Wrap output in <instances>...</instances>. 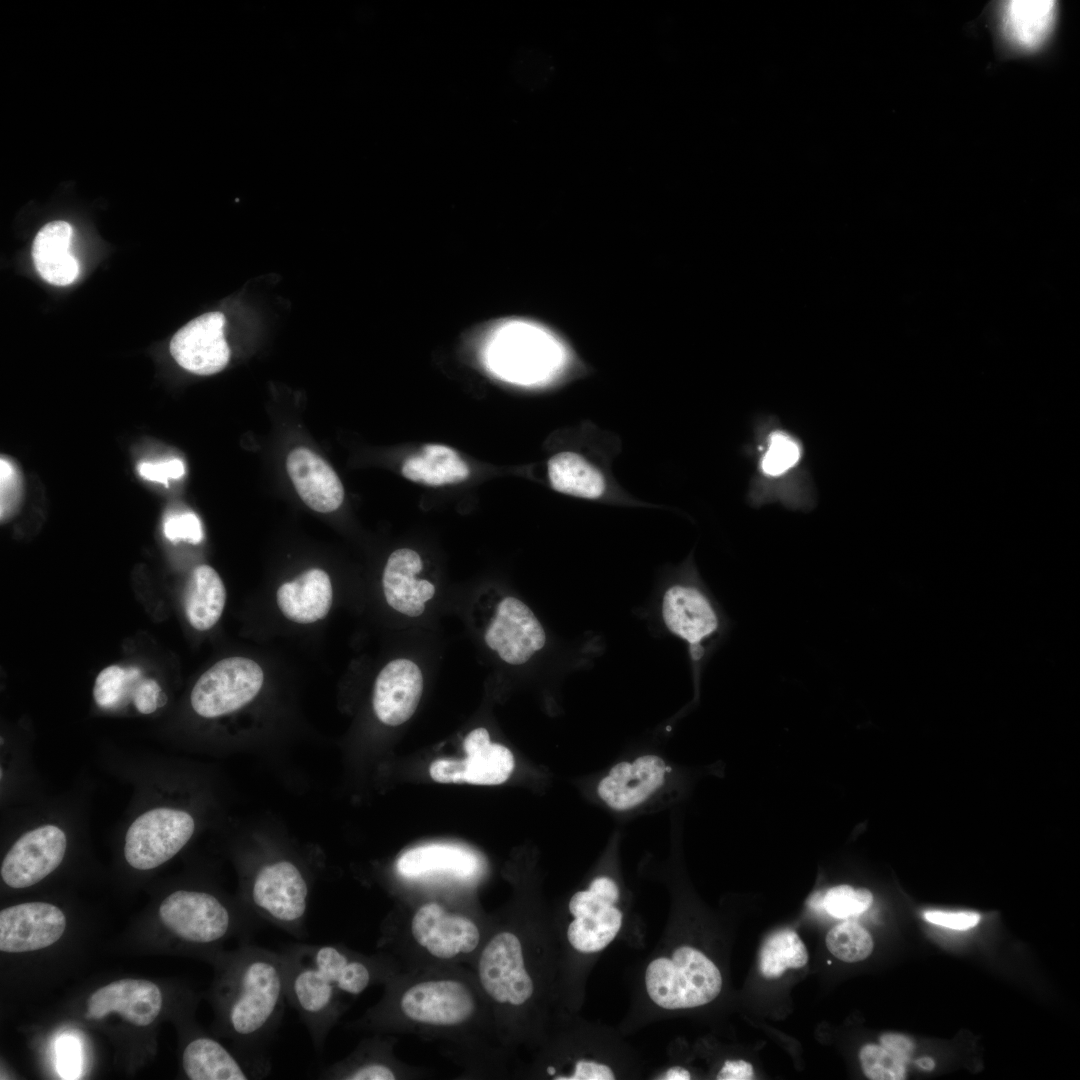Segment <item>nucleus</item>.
<instances>
[{
  "label": "nucleus",
  "instance_id": "obj_1",
  "mask_svg": "<svg viewBox=\"0 0 1080 1080\" xmlns=\"http://www.w3.org/2000/svg\"><path fill=\"white\" fill-rule=\"evenodd\" d=\"M286 1002L282 952L244 941L228 956L220 987L227 1034L243 1053L265 1057L264 1047L279 1027Z\"/></svg>",
  "mask_w": 1080,
  "mask_h": 1080
},
{
  "label": "nucleus",
  "instance_id": "obj_2",
  "mask_svg": "<svg viewBox=\"0 0 1080 1080\" xmlns=\"http://www.w3.org/2000/svg\"><path fill=\"white\" fill-rule=\"evenodd\" d=\"M701 771L662 752H626L606 767L577 779L583 800L619 822L673 810L691 794Z\"/></svg>",
  "mask_w": 1080,
  "mask_h": 1080
},
{
  "label": "nucleus",
  "instance_id": "obj_3",
  "mask_svg": "<svg viewBox=\"0 0 1080 1080\" xmlns=\"http://www.w3.org/2000/svg\"><path fill=\"white\" fill-rule=\"evenodd\" d=\"M489 369L520 386L544 385L577 365L567 340L552 326L529 317L500 321L485 347Z\"/></svg>",
  "mask_w": 1080,
  "mask_h": 1080
},
{
  "label": "nucleus",
  "instance_id": "obj_4",
  "mask_svg": "<svg viewBox=\"0 0 1080 1080\" xmlns=\"http://www.w3.org/2000/svg\"><path fill=\"white\" fill-rule=\"evenodd\" d=\"M622 836L621 829L611 833L596 869L568 901L572 920L566 936L570 946L580 954L601 952L621 931L624 884L619 875L618 860Z\"/></svg>",
  "mask_w": 1080,
  "mask_h": 1080
},
{
  "label": "nucleus",
  "instance_id": "obj_5",
  "mask_svg": "<svg viewBox=\"0 0 1080 1080\" xmlns=\"http://www.w3.org/2000/svg\"><path fill=\"white\" fill-rule=\"evenodd\" d=\"M644 988L660 1009H691L712 1002L721 992L722 976L716 964L689 945L652 959L644 971Z\"/></svg>",
  "mask_w": 1080,
  "mask_h": 1080
},
{
  "label": "nucleus",
  "instance_id": "obj_6",
  "mask_svg": "<svg viewBox=\"0 0 1080 1080\" xmlns=\"http://www.w3.org/2000/svg\"><path fill=\"white\" fill-rule=\"evenodd\" d=\"M248 883V900L259 917L297 938L305 935L309 881L296 862L281 857L260 863Z\"/></svg>",
  "mask_w": 1080,
  "mask_h": 1080
},
{
  "label": "nucleus",
  "instance_id": "obj_7",
  "mask_svg": "<svg viewBox=\"0 0 1080 1080\" xmlns=\"http://www.w3.org/2000/svg\"><path fill=\"white\" fill-rule=\"evenodd\" d=\"M163 925L178 939L207 946L242 933L247 938L256 922L240 918L215 895L197 890H176L159 906Z\"/></svg>",
  "mask_w": 1080,
  "mask_h": 1080
},
{
  "label": "nucleus",
  "instance_id": "obj_8",
  "mask_svg": "<svg viewBox=\"0 0 1080 1080\" xmlns=\"http://www.w3.org/2000/svg\"><path fill=\"white\" fill-rule=\"evenodd\" d=\"M281 952L286 963L287 1002L299 1014L316 1051L322 1053L328 1033L341 1015L342 994L290 946Z\"/></svg>",
  "mask_w": 1080,
  "mask_h": 1080
},
{
  "label": "nucleus",
  "instance_id": "obj_9",
  "mask_svg": "<svg viewBox=\"0 0 1080 1080\" xmlns=\"http://www.w3.org/2000/svg\"><path fill=\"white\" fill-rule=\"evenodd\" d=\"M263 682L264 673L257 662L240 656L228 657L199 677L191 691V706L201 717H220L250 703Z\"/></svg>",
  "mask_w": 1080,
  "mask_h": 1080
},
{
  "label": "nucleus",
  "instance_id": "obj_10",
  "mask_svg": "<svg viewBox=\"0 0 1080 1080\" xmlns=\"http://www.w3.org/2000/svg\"><path fill=\"white\" fill-rule=\"evenodd\" d=\"M195 830L193 817L167 807L148 810L137 817L125 835L124 856L138 870L156 868L173 858Z\"/></svg>",
  "mask_w": 1080,
  "mask_h": 1080
},
{
  "label": "nucleus",
  "instance_id": "obj_11",
  "mask_svg": "<svg viewBox=\"0 0 1080 1080\" xmlns=\"http://www.w3.org/2000/svg\"><path fill=\"white\" fill-rule=\"evenodd\" d=\"M464 759L440 758L429 767L431 778L439 783H469L499 785L514 772L516 761L512 751L503 744L493 743L487 729L476 728L463 741Z\"/></svg>",
  "mask_w": 1080,
  "mask_h": 1080
},
{
  "label": "nucleus",
  "instance_id": "obj_12",
  "mask_svg": "<svg viewBox=\"0 0 1080 1080\" xmlns=\"http://www.w3.org/2000/svg\"><path fill=\"white\" fill-rule=\"evenodd\" d=\"M478 975L486 993L496 1002L520 1006L534 993L520 939L512 932L496 934L483 949Z\"/></svg>",
  "mask_w": 1080,
  "mask_h": 1080
},
{
  "label": "nucleus",
  "instance_id": "obj_13",
  "mask_svg": "<svg viewBox=\"0 0 1080 1080\" xmlns=\"http://www.w3.org/2000/svg\"><path fill=\"white\" fill-rule=\"evenodd\" d=\"M66 848V835L58 826L34 828L18 838L5 855L1 878L11 888L32 886L61 864Z\"/></svg>",
  "mask_w": 1080,
  "mask_h": 1080
},
{
  "label": "nucleus",
  "instance_id": "obj_14",
  "mask_svg": "<svg viewBox=\"0 0 1080 1080\" xmlns=\"http://www.w3.org/2000/svg\"><path fill=\"white\" fill-rule=\"evenodd\" d=\"M408 1019L434 1026H455L467 1021L475 1011L469 988L459 981L420 982L406 989L398 1002Z\"/></svg>",
  "mask_w": 1080,
  "mask_h": 1080
},
{
  "label": "nucleus",
  "instance_id": "obj_15",
  "mask_svg": "<svg viewBox=\"0 0 1080 1080\" xmlns=\"http://www.w3.org/2000/svg\"><path fill=\"white\" fill-rule=\"evenodd\" d=\"M484 640L503 661L519 665L543 648L546 635L532 610L521 600L508 596L498 603Z\"/></svg>",
  "mask_w": 1080,
  "mask_h": 1080
},
{
  "label": "nucleus",
  "instance_id": "obj_16",
  "mask_svg": "<svg viewBox=\"0 0 1080 1080\" xmlns=\"http://www.w3.org/2000/svg\"><path fill=\"white\" fill-rule=\"evenodd\" d=\"M66 917L55 905L27 902L0 912V950L22 953L46 948L60 939Z\"/></svg>",
  "mask_w": 1080,
  "mask_h": 1080
},
{
  "label": "nucleus",
  "instance_id": "obj_17",
  "mask_svg": "<svg viewBox=\"0 0 1080 1080\" xmlns=\"http://www.w3.org/2000/svg\"><path fill=\"white\" fill-rule=\"evenodd\" d=\"M224 325L221 312H209L193 319L173 336L171 355L181 367L198 375L221 371L230 357Z\"/></svg>",
  "mask_w": 1080,
  "mask_h": 1080
},
{
  "label": "nucleus",
  "instance_id": "obj_18",
  "mask_svg": "<svg viewBox=\"0 0 1080 1080\" xmlns=\"http://www.w3.org/2000/svg\"><path fill=\"white\" fill-rule=\"evenodd\" d=\"M411 933L420 946L441 959L471 953L480 940L478 927L472 920L450 913L435 902L426 903L416 911Z\"/></svg>",
  "mask_w": 1080,
  "mask_h": 1080
},
{
  "label": "nucleus",
  "instance_id": "obj_19",
  "mask_svg": "<svg viewBox=\"0 0 1080 1080\" xmlns=\"http://www.w3.org/2000/svg\"><path fill=\"white\" fill-rule=\"evenodd\" d=\"M182 1068L191 1080H246L269 1074L266 1057L237 1056L215 1039L198 1036L182 1052Z\"/></svg>",
  "mask_w": 1080,
  "mask_h": 1080
},
{
  "label": "nucleus",
  "instance_id": "obj_20",
  "mask_svg": "<svg viewBox=\"0 0 1080 1080\" xmlns=\"http://www.w3.org/2000/svg\"><path fill=\"white\" fill-rule=\"evenodd\" d=\"M423 691V676L412 660L398 658L384 666L376 677L372 705L385 725L399 726L417 709Z\"/></svg>",
  "mask_w": 1080,
  "mask_h": 1080
},
{
  "label": "nucleus",
  "instance_id": "obj_21",
  "mask_svg": "<svg viewBox=\"0 0 1080 1080\" xmlns=\"http://www.w3.org/2000/svg\"><path fill=\"white\" fill-rule=\"evenodd\" d=\"M163 996L144 979H121L97 989L87 1000L86 1018L99 1020L114 1012L135 1026H148L159 1015Z\"/></svg>",
  "mask_w": 1080,
  "mask_h": 1080
},
{
  "label": "nucleus",
  "instance_id": "obj_22",
  "mask_svg": "<svg viewBox=\"0 0 1080 1080\" xmlns=\"http://www.w3.org/2000/svg\"><path fill=\"white\" fill-rule=\"evenodd\" d=\"M663 620L667 628L689 643L694 660L703 649L701 642L719 628V619L706 595L691 585H674L663 598Z\"/></svg>",
  "mask_w": 1080,
  "mask_h": 1080
},
{
  "label": "nucleus",
  "instance_id": "obj_23",
  "mask_svg": "<svg viewBox=\"0 0 1080 1080\" xmlns=\"http://www.w3.org/2000/svg\"><path fill=\"white\" fill-rule=\"evenodd\" d=\"M286 469L297 493L311 509L328 513L342 504L344 489L338 475L312 450L293 449L287 457Z\"/></svg>",
  "mask_w": 1080,
  "mask_h": 1080
},
{
  "label": "nucleus",
  "instance_id": "obj_24",
  "mask_svg": "<svg viewBox=\"0 0 1080 1080\" xmlns=\"http://www.w3.org/2000/svg\"><path fill=\"white\" fill-rule=\"evenodd\" d=\"M423 564L420 555L408 548L395 550L388 558L382 577L385 599L394 610L410 617L420 616L433 598L435 586L418 579Z\"/></svg>",
  "mask_w": 1080,
  "mask_h": 1080
},
{
  "label": "nucleus",
  "instance_id": "obj_25",
  "mask_svg": "<svg viewBox=\"0 0 1080 1080\" xmlns=\"http://www.w3.org/2000/svg\"><path fill=\"white\" fill-rule=\"evenodd\" d=\"M289 946L298 956L323 974L342 995L357 996L373 980L374 975L370 963L353 957L341 946L305 943Z\"/></svg>",
  "mask_w": 1080,
  "mask_h": 1080
},
{
  "label": "nucleus",
  "instance_id": "obj_26",
  "mask_svg": "<svg viewBox=\"0 0 1080 1080\" xmlns=\"http://www.w3.org/2000/svg\"><path fill=\"white\" fill-rule=\"evenodd\" d=\"M276 596L278 607L287 619L309 624L327 616L333 590L329 575L322 569L313 568L293 581L283 583Z\"/></svg>",
  "mask_w": 1080,
  "mask_h": 1080
},
{
  "label": "nucleus",
  "instance_id": "obj_27",
  "mask_svg": "<svg viewBox=\"0 0 1080 1080\" xmlns=\"http://www.w3.org/2000/svg\"><path fill=\"white\" fill-rule=\"evenodd\" d=\"M1057 15L1051 0H1012L1002 6L1005 36L1017 48L1033 51L1050 36Z\"/></svg>",
  "mask_w": 1080,
  "mask_h": 1080
},
{
  "label": "nucleus",
  "instance_id": "obj_28",
  "mask_svg": "<svg viewBox=\"0 0 1080 1080\" xmlns=\"http://www.w3.org/2000/svg\"><path fill=\"white\" fill-rule=\"evenodd\" d=\"M72 227L65 221L46 224L37 233L32 258L39 275L58 286L71 284L79 274L77 259L70 253Z\"/></svg>",
  "mask_w": 1080,
  "mask_h": 1080
},
{
  "label": "nucleus",
  "instance_id": "obj_29",
  "mask_svg": "<svg viewBox=\"0 0 1080 1080\" xmlns=\"http://www.w3.org/2000/svg\"><path fill=\"white\" fill-rule=\"evenodd\" d=\"M547 474L554 490L577 498L599 499L608 489L602 469L584 454L574 451L552 456L547 463Z\"/></svg>",
  "mask_w": 1080,
  "mask_h": 1080
},
{
  "label": "nucleus",
  "instance_id": "obj_30",
  "mask_svg": "<svg viewBox=\"0 0 1080 1080\" xmlns=\"http://www.w3.org/2000/svg\"><path fill=\"white\" fill-rule=\"evenodd\" d=\"M226 603V588L214 568L195 567L185 589L184 609L189 624L199 631L212 628L220 619Z\"/></svg>",
  "mask_w": 1080,
  "mask_h": 1080
},
{
  "label": "nucleus",
  "instance_id": "obj_31",
  "mask_svg": "<svg viewBox=\"0 0 1080 1080\" xmlns=\"http://www.w3.org/2000/svg\"><path fill=\"white\" fill-rule=\"evenodd\" d=\"M478 868L477 858L468 850L447 844L418 846L403 853L396 862L403 877H418L431 872L471 876Z\"/></svg>",
  "mask_w": 1080,
  "mask_h": 1080
},
{
  "label": "nucleus",
  "instance_id": "obj_32",
  "mask_svg": "<svg viewBox=\"0 0 1080 1080\" xmlns=\"http://www.w3.org/2000/svg\"><path fill=\"white\" fill-rule=\"evenodd\" d=\"M402 474L413 482L428 486H442L466 480L470 470L465 461L451 447L427 444L404 461Z\"/></svg>",
  "mask_w": 1080,
  "mask_h": 1080
},
{
  "label": "nucleus",
  "instance_id": "obj_33",
  "mask_svg": "<svg viewBox=\"0 0 1080 1080\" xmlns=\"http://www.w3.org/2000/svg\"><path fill=\"white\" fill-rule=\"evenodd\" d=\"M808 952L799 937L791 929L779 930L768 937L759 954V971L767 979L779 978L789 968H801L807 964Z\"/></svg>",
  "mask_w": 1080,
  "mask_h": 1080
},
{
  "label": "nucleus",
  "instance_id": "obj_34",
  "mask_svg": "<svg viewBox=\"0 0 1080 1080\" xmlns=\"http://www.w3.org/2000/svg\"><path fill=\"white\" fill-rule=\"evenodd\" d=\"M141 678V671L137 667L108 666L96 677L93 687L94 700L103 709L116 708L125 699H132L134 688Z\"/></svg>",
  "mask_w": 1080,
  "mask_h": 1080
},
{
  "label": "nucleus",
  "instance_id": "obj_35",
  "mask_svg": "<svg viewBox=\"0 0 1080 1080\" xmlns=\"http://www.w3.org/2000/svg\"><path fill=\"white\" fill-rule=\"evenodd\" d=\"M830 953L844 962L866 959L873 950L871 935L859 924L846 921L834 926L826 935Z\"/></svg>",
  "mask_w": 1080,
  "mask_h": 1080
},
{
  "label": "nucleus",
  "instance_id": "obj_36",
  "mask_svg": "<svg viewBox=\"0 0 1080 1080\" xmlns=\"http://www.w3.org/2000/svg\"><path fill=\"white\" fill-rule=\"evenodd\" d=\"M872 902V893L865 888L854 889L843 884L823 892V909L835 918L859 915L866 911Z\"/></svg>",
  "mask_w": 1080,
  "mask_h": 1080
},
{
  "label": "nucleus",
  "instance_id": "obj_37",
  "mask_svg": "<svg viewBox=\"0 0 1080 1080\" xmlns=\"http://www.w3.org/2000/svg\"><path fill=\"white\" fill-rule=\"evenodd\" d=\"M864 1074L872 1080L905 1079V1063L881 1045L867 1044L859 1053Z\"/></svg>",
  "mask_w": 1080,
  "mask_h": 1080
},
{
  "label": "nucleus",
  "instance_id": "obj_38",
  "mask_svg": "<svg viewBox=\"0 0 1080 1080\" xmlns=\"http://www.w3.org/2000/svg\"><path fill=\"white\" fill-rule=\"evenodd\" d=\"M801 457L798 443L784 433L774 434L761 461L762 471L779 476L795 466Z\"/></svg>",
  "mask_w": 1080,
  "mask_h": 1080
},
{
  "label": "nucleus",
  "instance_id": "obj_39",
  "mask_svg": "<svg viewBox=\"0 0 1080 1080\" xmlns=\"http://www.w3.org/2000/svg\"><path fill=\"white\" fill-rule=\"evenodd\" d=\"M21 474L14 464L4 457L0 461L1 521H6L16 510L21 497Z\"/></svg>",
  "mask_w": 1080,
  "mask_h": 1080
},
{
  "label": "nucleus",
  "instance_id": "obj_40",
  "mask_svg": "<svg viewBox=\"0 0 1080 1080\" xmlns=\"http://www.w3.org/2000/svg\"><path fill=\"white\" fill-rule=\"evenodd\" d=\"M56 1064L62 1079H78L82 1070L81 1045L73 1035H62L55 1046Z\"/></svg>",
  "mask_w": 1080,
  "mask_h": 1080
},
{
  "label": "nucleus",
  "instance_id": "obj_41",
  "mask_svg": "<svg viewBox=\"0 0 1080 1080\" xmlns=\"http://www.w3.org/2000/svg\"><path fill=\"white\" fill-rule=\"evenodd\" d=\"M164 534L173 542L183 540L192 544L203 539L202 524L192 512L172 515L164 522Z\"/></svg>",
  "mask_w": 1080,
  "mask_h": 1080
},
{
  "label": "nucleus",
  "instance_id": "obj_42",
  "mask_svg": "<svg viewBox=\"0 0 1080 1080\" xmlns=\"http://www.w3.org/2000/svg\"><path fill=\"white\" fill-rule=\"evenodd\" d=\"M617 1075L613 1067L593 1058L575 1061L569 1073L555 1077L558 1080H613Z\"/></svg>",
  "mask_w": 1080,
  "mask_h": 1080
},
{
  "label": "nucleus",
  "instance_id": "obj_43",
  "mask_svg": "<svg viewBox=\"0 0 1080 1080\" xmlns=\"http://www.w3.org/2000/svg\"><path fill=\"white\" fill-rule=\"evenodd\" d=\"M132 701L142 714H151L167 702V696L153 679L141 678L134 688Z\"/></svg>",
  "mask_w": 1080,
  "mask_h": 1080
},
{
  "label": "nucleus",
  "instance_id": "obj_44",
  "mask_svg": "<svg viewBox=\"0 0 1080 1080\" xmlns=\"http://www.w3.org/2000/svg\"><path fill=\"white\" fill-rule=\"evenodd\" d=\"M924 918L935 925L954 930H967L978 924L980 915L975 912L927 911Z\"/></svg>",
  "mask_w": 1080,
  "mask_h": 1080
},
{
  "label": "nucleus",
  "instance_id": "obj_45",
  "mask_svg": "<svg viewBox=\"0 0 1080 1080\" xmlns=\"http://www.w3.org/2000/svg\"><path fill=\"white\" fill-rule=\"evenodd\" d=\"M138 471L142 477L148 480L167 484L169 479L182 477L185 469L182 461L171 459L158 463H141Z\"/></svg>",
  "mask_w": 1080,
  "mask_h": 1080
},
{
  "label": "nucleus",
  "instance_id": "obj_46",
  "mask_svg": "<svg viewBox=\"0 0 1080 1080\" xmlns=\"http://www.w3.org/2000/svg\"><path fill=\"white\" fill-rule=\"evenodd\" d=\"M881 1046L891 1052L905 1064L909 1061L914 1049L913 1042L906 1036L896 1033H886L880 1037Z\"/></svg>",
  "mask_w": 1080,
  "mask_h": 1080
},
{
  "label": "nucleus",
  "instance_id": "obj_47",
  "mask_svg": "<svg viewBox=\"0 0 1080 1080\" xmlns=\"http://www.w3.org/2000/svg\"><path fill=\"white\" fill-rule=\"evenodd\" d=\"M754 1077L753 1066L744 1060H727L716 1075L718 1080H750Z\"/></svg>",
  "mask_w": 1080,
  "mask_h": 1080
},
{
  "label": "nucleus",
  "instance_id": "obj_48",
  "mask_svg": "<svg viewBox=\"0 0 1080 1080\" xmlns=\"http://www.w3.org/2000/svg\"><path fill=\"white\" fill-rule=\"evenodd\" d=\"M396 1074L387 1063L360 1067L348 1074L346 1080H394Z\"/></svg>",
  "mask_w": 1080,
  "mask_h": 1080
},
{
  "label": "nucleus",
  "instance_id": "obj_49",
  "mask_svg": "<svg viewBox=\"0 0 1080 1080\" xmlns=\"http://www.w3.org/2000/svg\"><path fill=\"white\" fill-rule=\"evenodd\" d=\"M657 1079L663 1080H689L691 1079V1073L684 1067L672 1066L663 1071Z\"/></svg>",
  "mask_w": 1080,
  "mask_h": 1080
},
{
  "label": "nucleus",
  "instance_id": "obj_50",
  "mask_svg": "<svg viewBox=\"0 0 1080 1080\" xmlns=\"http://www.w3.org/2000/svg\"><path fill=\"white\" fill-rule=\"evenodd\" d=\"M916 1064L924 1070H932L934 1068V1061L929 1057L918 1059Z\"/></svg>",
  "mask_w": 1080,
  "mask_h": 1080
}]
</instances>
